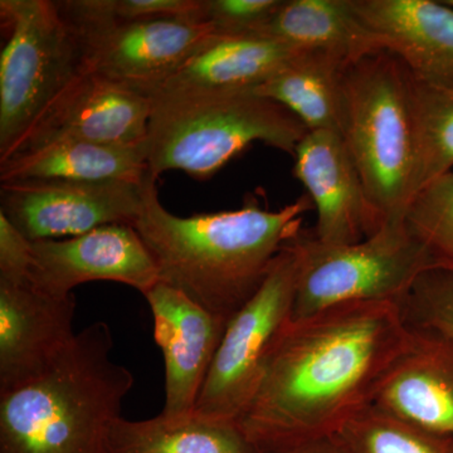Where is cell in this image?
<instances>
[{
    "mask_svg": "<svg viewBox=\"0 0 453 453\" xmlns=\"http://www.w3.org/2000/svg\"><path fill=\"white\" fill-rule=\"evenodd\" d=\"M412 334L403 303L392 301L288 320L237 425L258 452L335 437L372 404Z\"/></svg>",
    "mask_w": 453,
    "mask_h": 453,
    "instance_id": "obj_1",
    "label": "cell"
},
{
    "mask_svg": "<svg viewBox=\"0 0 453 453\" xmlns=\"http://www.w3.org/2000/svg\"><path fill=\"white\" fill-rule=\"evenodd\" d=\"M347 67L326 53L299 52L253 91L285 107L309 131L342 135V73Z\"/></svg>",
    "mask_w": 453,
    "mask_h": 453,
    "instance_id": "obj_21",
    "label": "cell"
},
{
    "mask_svg": "<svg viewBox=\"0 0 453 453\" xmlns=\"http://www.w3.org/2000/svg\"><path fill=\"white\" fill-rule=\"evenodd\" d=\"M405 226L426 247L436 267L453 273V172L414 196Z\"/></svg>",
    "mask_w": 453,
    "mask_h": 453,
    "instance_id": "obj_25",
    "label": "cell"
},
{
    "mask_svg": "<svg viewBox=\"0 0 453 453\" xmlns=\"http://www.w3.org/2000/svg\"><path fill=\"white\" fill-rule=\"evenodd\" d=\"M112 281L145 295L160 281L153 256L129 225L100 226L65 240L33 242L28 282L57 299L82 283Z\"/></svg>",
    "mask_w": 453,
    "mask_h": 453,
    "instance_id": "obj_11",
    "label": "cell"
},
{
    "mask_svg": "<svg viewBox=\"0 0 453 453\" xmlns=\"http://www.w3.org/2000/svg\"><path fill=\"white\" fill-rule=\"evenodd\" d=\"M283 0H203V20L219 35H259Z\"/></svg>",
    "mask_w": 453,
    "mask_h": 453,
    "instance_id": "obj_27",
    "label": "cell"
},
{
    "mask_svg": "<svg viewBox=\"0 0 453 453\" xmlns=\"http://www.w3.org/2000/svg\"><path fill=\"white\" fill-rule=\"evenodd\" d=\"M33 264V242L0 213V283L28 282Z\"/></svg>",
    "mask_w": 453,
    "mask_h": 453,
    "instance_id": "obj_29",
    "label": "cell"
},
{
    "mask_svg": "<svg viewBox=\"0 0 453 453\" xmlns=\"http://www.w3.org/2000/svg\"><path fill=\"white\" fill-rule=\"evenodd\" d=\"M294 157L295 177L308 190L318 213L316 240L351 244L374 234L365 186L340 134L309 131Z\"/></svg>",
    "mask_w": 453,
    "mask_h": 453,
    "instance_id": "obj_14",
    "label": "cell"
},
{
    "mask_svg": "<svg viewBox=\"0 0 453 453\" xmlns=\"http://www.w3.org/2000/svg\"><path fill=\"white\" fill-rule=\"evenodd\" d=\"M336 437L348 453H453V438L423 431L371 405Z\"/></svg>",
    "mask_w": 453,
    "mask_h": 453,
    "instance_id": "obj_24",
    "label": "cell"
},
{
    "mask_svg": "<svg viewBox=\"0 0 453 453\" xmlns=\"http://www.w3.org/2000/svg\"><path fill=\"white\" fill-rule=\"evenodd\" d=\"M144 179L2 181L0 213L32 242L76 237L104 226H133L142 210Z\"/></svg>",
    "mask_w": 453,
    "mask_h": 453,
    "instance_id": "obj_10",
    "label": "cell"
},
{
    "mask_svg": "<svg viewBox=\"0 0 453 453\" xmlns=\"http://www.w3.org/2000/svg\"><path fill=\"white\" fill-rule=\"evenodd\" d=\"M105 321L77 334L46 374L0 395V453H109L133 372L111 360Z\"/></svg>",
    "mask_w": 453,
    "mask_h": 453,
    "instance_id": "obj_3",
    "label": "cell"
},
{
    "mask_svg": "<svg viewBox=\"0 0 453 453\" xmlns=\"http://www.w3.org/2000/svg\"><path fill=\"white\" fill-rule=\"evenodd\" d=\"M445 3H447V4L451 5V7H453V0H445Z\"/></svg>",
    "mask_w": 453,
    "mask_h": 453,
    "instance_id": "obj_31",
    "label": "cell"
},
{
    "mask_svg": "<svg viewBox=\"0 0 453 453\" xmlns=\"http://www.w3.org/2000/svg\"><path fill=\"white\" fill-rule=\"evenodd\" d=\"M144 296L153 312L154 339L165 365V404L160 414L170 418L188 416L195 412L228 321L164 282Z\"/></svg>",
    "mask_w": 453,
    "mask_h": 453,
    "instance_id": "obj_12",
    "label": "cell"
},
{
    "mask_svg": "<svg viewBox=\"0 0 453 453\" xmlns=\"http://www.w3.org/2000/svg\"><path fill=\"white\" fill-rule=\"evenodd\" d=\"M290 242L273 259L251 299L229 319L196 399L198 416L237 423L252 401L268 354L291 319L297 257Z\"/></svg>",
    "mask_w": 453,
    "mask_h": 453,
    "instance_id": "obj_8",
    "label": "cell"
},
{
    "mask_svg": "<svg viewBox=\"0 0 453 453\" xmlns=\"http://www.w3.org/2000/svg\"><path fill=\"white\" fill-rule=\"evenodd\" d=\"M149 98L144 149L148 173L157 179L170 170L211 178L255 142L294 157L309 133L296 116L253 89Z\"/></svg>",
    "mask_w": 453,
    "mask_h": 453,
    "instance_id": "obj_5",
    "label": "cell"
},
{
    "mask_svg": "<svg viewBox=\"0 0 453 453\" xmlns=\"http://www.w3.org/2000/svg\"><path fill=\"white\" fill-rule=\"evenodd\" d=\"M259 453H348L338 437L321 438L311 442L300 443L285 449Z\"/></svg>",
    "mask_w": 453,
    "mask_h": 453,
    "instance_id": "obj_30",
    "label": "cell"
},
{
    "mask_svg": "<svg viewBox=\"0 0 453 453\" xmlns=\"http://www.w3.org/2000/svg\"><path fill=\"white\" fill-rule=\"evenodd\" d=\"M413 105L417 196L432 181L453 172V82L428 83L414 79Z\"/></svg>",
    "mask_w": 453,
    "mask_h": 453,
    "instance_id": "obj_23",
    "label": "cell"
},
{
    "mask_svg": "<svg viewBox=\"0 0 453 453\" xmlns=\"http://www.w3.org/2000/svg\"><path fill=\"white\" fill-rule=\"evenodd\" d=\"M0 162L18 150L86 71L81 37L52 0H2Z\"/></svg>",
    "mask_w": 453,
    "mask_h": 453,
    "instance_id": "obj_6",
    "label": "cell"
},
{
    "mask_svg": "<svg viewBox=\"0 0 453 453\" xmlns=\"http://www.w3.org/2000/svg\"><path fill=\"white\" fill-rule=\"evenodd\" d=\"M413 82L403 62L387 50L342 73V138L365 186L374 234L404 225L416 196Z\"/></svg>",
    "mask_w": 453,
    "mask_h": 453,
    "instance_id": "obj_4",
    "label": "cell"
},
{
    "mask_svg": "<svg viewBox=\"0 0 453 453\" xmlns=\"http://www.w3.org/2000/svg\"><path fill=\"white\" fill-rule=\"evenodd\" d=\"M259 35L301 52L326 53L347 65L383 50L351 0H283Z\"/></svg>",
    "mask_w": 453,
    "mask_h": 453,
    "instance_id": "obj_20",
    "label": "cell"
},
{
    "mask_svg": "<svg viewBox=\"0 0 453 453\" xmlns=\"http://www.w3.org/2000/svg\"><path fill=\"white\" fill-rule=\"evenodd\" d=\"M109 453H259L235 422L193 412L145 421L118 418L110 429Z\"/></svg>",
    "mask_w": 453,
    "mask_h": 453,
    "instance_id": "obj_22",
    "label": "cell"
},
{
    "mask_svg": "<svg viewBox=\"0 0 453 453\" xmlns=\"http://www.w3.org/2000/svg\"><path fill=\"white\" fill-rule=\"evenodd\" d=\"M412 327V338L384 374L371 407L453 438V345L437 334Z\"/></svg>",
    "mask_w": 453,
    "mask_h": 453,
    "instance_id": "obj_15",
    "label": "cell"
},
{
    "mask_svg": "<svg viewBox=\"0 0 453 453\" xmlns=\"http://www.w3.org/2000/svg\"><path fill=\"white\" fill-rule=\"evenodd\" d=\"M290 243L297 257L290 320L348 303H403L419 277L437 268L405 223L351 244L323 243L301 229Z\"/></svg>",
    "mask_w": 453,
    "mask_h": 453,
    "instance_id": "obj_7",
    "label": "cell"
},
{
    "mask_svg": "<svg viewBox=\"0 0 453 453\" xmlns=\"http://www.w3.org/2000/svg\"><path fill=\"white\" fill-rule=\"evenodd\" d=\"M408 323L453 345V273L434 268L419 277L403 303Z\"/></svg>",
    "mask_w": 453,
    "mask_h": 453,
    "instance_id": "obj_26",
    "label": "cell"
},
{
    "mask_svg": "<svg viewBox=\"0 0 453 453\" xmlns=\"http://www.w3.org/2000/svg\"><path fill=\"white\" fill-rule=\"evenodd\" d=\"M151 109L150 98L138 89L86 73L20 148L52 138L111 146L144 145Z\"/></svg>",
    "mask_w": 453,
    "mask_h": 453,
    "instance_id": "obj_16",
    "label": "cell"
},
{
    "mask_svg": "<svg viewBox=\"0 0 453 453\" xmlns=\"http://www.w3.org/2000/svg\"><path fill=\"white\" fill-rule=\"evenodd\" d=\"M301 50L264 35H213L145 96L257 88Z\"/></svg>",
    "mask_w": 453,
    "mask_h": 453,
    "instance_id": "obj_18",
    "label": "cell"
},
{
    "mask_svg": "<svg viewBox=\"0 0 453 453\" xmlns=\"http://www.w3.org/2000/svg\"><path fill=\"white\" fill-rule=\"evenodd\" d=\"M104 17L119 22L153 19L203 20V0H96Z\"/></svg>",
    "mask_w": 453,
    "mask_h": 453,
    "instance_id": "obj_28",
    "label": "cell"
},
{
    "mask_svg": "<svg viewBox=\"0 0 453 453\" xmlns=\"http://www.w3.org/2000/svg\"><path fill=\"white\" fill-rule=\"evenodd\" d=\"M357 17L414 79L453 82V7L434 0H351Z\"/></svg>",
    "mask_w": 453,
    "mask_h": 453,
    "instance_id": "obj_17",
    "label": "cell"
},
{
    "mask_svg": "<svg viewBox=\"0 0 453 453\" xmlns=\"http://www.w3.org/2000/svg\"><path fill=\"white\" fill-rule=\"evenodd\" d=\"M74 296L57 299L29 282L0 283V395L46 374L77 334Z\"/></svg>",
    "mask_w": 453,
    "mask_h": 453,
    "instance_id": "obj_13",
    "label": "cell"
},
{
    "mask_svg": "<svg viewBox=\"0 0 453 453\" xmlns=\"http://www.w3.org/2000/svg\"><path fill=\"white\" fill-rule=\"evenodd\" d=\"M148 174L144 145L111 146L52 138L31 142L0 162V180L61 179L142 181Z\"/></svg>",
    "mask_w": 453,
    "mask_h": 453,
    "instance_id": "obj_19",
    "label": "cell"
},
{
    "mask_svg": "<svg viewBox=\"0 0 453 453\" xmlns=\"http://www.w3.org/2000/svg\"><path fill=\"white\" fill-rule=\"evenodd\" d=\"M57 3L81 37L86 71L138 91L162 82L216 33L193 19L119 22L104 17L95 0Z\"/></svg>",
    "mask_w": 453,
    "mask_h": 453,
    "instance_id": "obj_9",
    "label": "cell"
},
{
    "mask_svg": "<svg viewBox=\"0 0 453 453\" xmlns=\"http://www.w3.org/2000/svg\"><path fill=\"white\" fill-rule=\"evenodd\" d=\"M311 205L303 196L277 211L247 201L240 210L175 216L160 202L157 178L148 173L142 213L133 226L153 256L160 282L229 321L300 234Z\"/></svg>",
    "mask_w": 453,
    "mask_h": 453,
    "instance_id": "obj_2",
    "label": "cell"
}]
</instances>
